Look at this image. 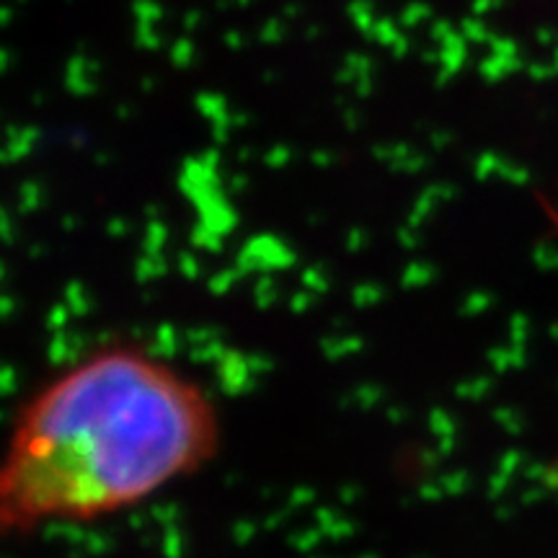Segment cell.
<instances>
[{
  "instance_id": "obj_1",
  "label": "cell",
  "mask_w": 558,
  "mask_h": 558,
  "mask_svg": "<svg viewBox=\"0 0 558 558\" xmlns=\"http://www.w3.org/2000/svg\"><path fill=\"white\" fill-rule=\"evenodd\" d=\"M213 396L150 349L107 344L34 390L0 456V535L96 522L194 476L220 452Z\"/></svg>"
}]
</instances>
